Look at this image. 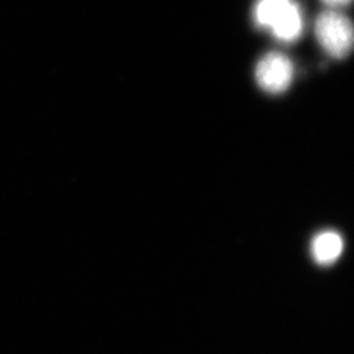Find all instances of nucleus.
<instances>
[{"label":"nucleus","instance_id":"3","mask_svg":"<svg viewBox=\"0 0 354 354\" xmlns=\"http://www.w3.org/2000/svg\"><path fill=\"white\" fill-rule=\"evenodd\" d=\"M256 83L270 95H279L288 91L294 79V64L290 58L279 51L266 54L254 68Z\"/></svg>","mask_w":354,"mask_h":354},{"label":"nucleus","instance_id":"2","mask_svg":"<svg viewBox=\"0 0 354 354\" xmlns=\"http://www.w3.org/2000/svg\"><path fill=\"white\" fill-rule=\"evenodd\" d=\"M315 36L322 49L333 59L346 58L354 49L352 20L337 11H324L315 21Z\"/></svg>","mask_w":354,"mask_h":354},{"label":"nucleus","instance_id":"5","mask_svg":"<svg viewBox=\"0 0 354 354\" xmlns=\"http://www.w3.org/2000/svg\"><path fill=\"white\" fill-rule=\"evenodd\" d=\"M322 1L326 3L329 7H342V6H348L353 0H322Z\"/></svg>","mask_w":354,"mask_h":354},{"label":"nucleus","instance_id":"4","mask_svg":"<svg viewBox=\"0 0 354 354\" xmlns=\"http://www.w3.org/2000/svg\"><path fill=\"white\" fill-rule=\"evenodd\" d=\"M344 251L342 235L336 231H322L311 241V256L317 266L335 264Z\"/></svg>","mask_w":354,"mask_h":354},{"label":"nucleus","instance_id":"1","mask_svg":"<svg viewBox=\"0 0 354 354\" xmlns=\"http://www.w3.org/2000/svg\"><path fill=\"white\" fill-rule=\"evenodd\" d=\"M252 17L257 28L283 44L298 41L304 33V12L297 0H256Z\"/></svg>","mask_w":354,"mask_h":354}]
</instances>
